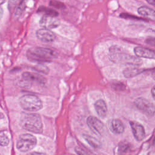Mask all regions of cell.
I'll return each mask as SVG.
<instances>
[{
    "label": "cell",
    "mask_w": 155,
    "mask_h": 155,
    "mask_svg": "<svg viewBox=\"0 0 155 155\" xmlns=\"http://www.w3.org/2000/svg\"><path fill=\"white\" fill-rule=\"evenodd\" d=\"M38 13H44L45 14V15H48L51 16H54V17H57L59 15L58 12H57L56 10L51 8H48L44 6H41L39 7V8L37 10Z\"/></svg>",
    "instance_id": "cell-18"
},
{
    "label": "cell",
    "mask_w": 155,
    "mask_h": 155,
    "mask_svg": "<svg viewBox=\"0 0 155 155\" xmlns=\"http://www.w3.org/2000/svg\"><path fill=\"white\" fill-rule=\"evenodd\" d=\"M109 128L111 131L114 134H120L125 130V126L123 122L118 119H112L109 124Z\"/></svg>",
    "instance_id": "cell-13"
},
{
    "label": "cell",
    "mask_w": 155,
    "mask_h": 155,
    "mask_svg": "<svg viewBox=\"0 0 155 155\" xmlns=\"http://www.w3.org/2000/svg\"><path fill=\"white\" fill-rule=\"evenodd\" d=\"M27 59L38 64L51 62L52 59L57 58L58 53L54 50L48 48L35 47L29 48L26 53Z\"/></svg>",
    "instance_id": "cell-2"
},
{
    "label": "cell",
    "mask_w": 155,
    "mask_h": 155,
    "mask_svg": "<svg viewBox=\"0 0 155 155\" xmlns=\"http://www.w3.org/2000/svg\"><path fill=\"white\" fill-rule=\"evenodd\" d=\"M27 155H46L45 153H41V152H36V151H34V152H31V153H30L28 154H27Z\"/></svg>",
    "instance_id": "cell-27"
},
{
    "label": "cell",
    "mask_w": 155,
    "mask_h": 155,
    "mask_svg": "<svg viewBox=\"0 0 155 155\" xmlns=\"http://www.w3.org/2000/svg\"><path fill=\"white\" fill-rule=\"evenodd\" d=\"M60 20L57 17L51 16L44 15L39 21V25L44 28L53 29L58 27L60 25Z\"/></svg>",
    "instance_id": "cell-8"
},
{
    "label": "cell",
    "mask_w": 155,
    "mask_h": 155,
    "mask_svg": "<svg viewBox=\"0 0 155 155\" xmlns=\"http://www.w3.org/2000/svg\"><path fill=\"white\" fill-rule=\"evenodd\" d=\"M134 103L139 110L143 111L145 114L151 116L154 114V105L148 99L144 97H139L134 100Z\"/></svg>",
    "instance_id": "cell-6"
},
{
    "label": "cell",
    "mask_w": 155,
    "mask_h": 155,
    "mask_svg": "<svg viewBox=\"0 0 155 155\" xmlns=\"http://www.w3.org/2000/svg\"><path fill=\"white\" fill-rule=\"evenodd\" d=\"M20 125L24 129L34 133H41L43 131L42 119L36 113L22 112L20 116Z\"/></svg>",
    "instance_id": "cell-3"
},
{
    "label": "cell",
    "mask_w": 155,
    "mask_h": 155,
    "mask_svg": "<svg viewBox=\"0 0 155 155\" xmlns=\"http://www.w3.org/2000/svg\"><path fill=\"white\" fill-rule=\"evenodd\" d=\"M137 13L142 16L148 18L153 21L154 20L155 12L154 10L147 6H142L138 8Z\"/></svg>",
    "instance_id": "cell-16"
},
{
    "label": "cell",
    "mask_w": 155,
    "mask_h": 155,
    "mask_svg": "<svg viewBox=\"0 0 155 155\" xmlns=\"http://www.w3.org/2000/svg\"><path fill=\"white\" fill-rule=\"evenodd\" d=\"M33 69L35 71L44 74H47L49 73V68L46 65H45L44 64H42V63L38 64L36 65H35L33 67Z\"/></svg>",
    "instance_id": "cell-19"
},
{
    "label": "cell",
    "mask_w": 155,
    "mask_h": 155,
    "mask_svg": "<svg viewBox=\"0 0 155 155\" xmlns=\"http://www.w3.org/2000/svg\"><path fill=\"white\" fill-rule=\"evenodd\" d=\"M144 71V69L136 67V66H133L125 68L123 71V74L125 78H131L139 75Z\"/></svg>",
    "instance_id": "cell-15"
},
{
    "label": "cell",
    "mask_w": 155,
    "mask_h": 155,
    "mask_svg": "<svg viewBox=\"0 0 155 155\" xmlns=\"http://www.w3.org/2000/svg\"><path fill=\"white\" fill-rule=\"evenodd\" d=\"M49 4L50 6L56 8H59V9H63V8H65V5H64V3H62L60 1H58L57 0L50 1Z\"/></svg>",
    "instance_id": "cell-23"
},
{
    "label": "cell",
    "mask_w": 155,
    "mask_h": 155,
    "mask_svg": "<svg viewBox=\"0 0 155 155\" xmlns=\"http://www.w3.org/2000/svg\"><path fill=\"white\" fill-rule=\"evenodd\" d=\"M19 0H9L8 2V9L9 10H13L16 5H18V4L19 2Z\"/></svg>",
    "instance_id": "cell-25"
},
{
    "label": "cell",
    "mask_w": 155,
    "mask_h": 155,
    "mask_svg": "<svg viewBox=\"0 0 155 155\" xmlns=\"http://www.w3.org/2000/svg\"><path fill=\"white\" fill-rule=\"evenodd\" d=\"M109 52V58L114 63L132 66H139L142 64V61L139 58L125 53L123 48L119 46L113 45L110 47Z\"/></svg>",
    "instance_id": "cell-1"
},
{
    "label": "cell",
    "mask_w": 155,
    "mask_h": 155,
    "mask_svg": "<svg viewBox=\"0 0 155 155\" xmlns=\"http://www.w3.org/2000/svg\"><path fill=\"white\" fill-rule=\"evenodd\" d=\"M148 4L152 5H154L155 4V2H154V0H145Z\"/></svg>",
    "instance_id": "cell-28"
},
{
    "label": "cell",
    "mask_w": 155,
    "mask_h": 155,
    "mask_svg": "<svg viewBox=\"0 0 155 155\" xmlns=\"http://www.w3.org/2000/svg\"><path fill=\"white\" fill-rule=\"evenodd\" d=\"M84 139L87 142V143L93 148H99L101 147V143L94 137L90 136V135L84 134L83 135Z\"/></svg>",
    "instance_id": "cell-17"
},
{
    "label": "cell",
    "mask_w": 155,
    "mask_h": 155,
    "mask_svg": "<svg viewBox=\"0 0 155 155\" xmlns=\"http://www.w3.org/2000/svg\"><path fill=\"white\" fill-rule=\"evenodd\" d=\"M130 124L134 138L137 141L142 140L145 136V131L142 125L136 121H130Z\"/></svg>",
    "instance_id": "cell-11"
},
{
    "label": "cell",
    "mask_w": 155,
    "mask_h": 155,
    "mask_svg": "<svg viewBox=\"0 0 155 155\" xmlns=\"http://www.w3.org/2000/svg\"><path fill=\"white\" fill-rule=\"evenodd\" d=\"M21 107L28 111H37L42 108V101L35 94H25L19 99Z\"/></svg>",
    "instance_id": "cell-4"
},
{
    "label": "cell",
    "mask_w": 155,
    "mask_h": 155,
    "mask_svg": "<svg viewBox=\"0 0 155 155\" xmlns=\"http://www.w3.org/2000/svg\"><path fill=\"white\" fill-rule=\"evenodd\" d=\"M146 42L152 46L154 45V38H150L146 40Z\"/></svg>",
    "instance_id": "cell-26"
},
{
    "label": "cell",
    "mask_w": 155,
    "mask_h": 155,
    "mask_svg": "<svg viewBox=\"0 0 155 155\" xmlns=\"http://www.w3.org/2000/svg\"><path fill=\"white\" fill-rule=\"evenodd\" d=\"M134 53L136 56L138 58L140 57L151 59H154L155 58L154 51L148 48L137 46L134 48Z\"/></svg>",
    "instance_id": "cell-12"
},
{
    "label": "cell",
    "mask_w": 155,
    "mask_h": 155,
    "mask_svg": "<svg viewBox=\"0 0 155 155\" xmlns=\"http://www.w3.org/2000/svg\"><path fill=\"white\" fill-rule=\"evenodd\" d=\"M36 36L39 40L45 42H53L56 38V35L53 31L44 28L38 29L36 31Z\"/></svg>",
    "instance_id": "cell-9"
},
{
    "label": "cell",
    "mask_w": 155,
    "mask_h": 155,
    "mask_svg": "<svg viewBox=\"0 0 155 155\" xmlns=\"http://www.w3.org/2000/svg\"><path fill=\"white\" fill-rule=\"evenodd\" d=\"M130 148V144L125 141L120 142L118 147V151L120 154L125 153Z\"/></svg>",
    "instance_id": "cell-22"
},
{
    "label": "cell",
    "mask_w": 155,
    "mask_h": 155,
    "mask_svg": "<svg viewBox=\"0 0 155 155\" xmlns=\"http://www.w3.org/2000/svg\"><path fill=\"white\" fill-rule=\"evenodd\" d=\"M74 150L78 155H91L88 151H86L85 150L83 149L80 147H75Z\"/></svg>",
    "instance_id": "cell-24"
},
{
    "label": "cell",
    "mask_w": 155,
    "mask_h": 155,
    "mask_svg": "<svg viewBox=\"0 0 155 155\" xmlns=\"http://www.w3.org/2000/svg\"><path fill=\"white\" fill-rule=\"evenodd\" d=\"M9 139L5 133L0 131V146H7L9 143Z\"/></svg>",
    "instance_id": "cell-21"
},
{
    "label": "cell",
    "mask_w": 155,
    "mask_h": 155,
    "mask_svg": "<svg viewBox=\"0 0 155 155\" xmlns=\"http://www.w3.org/2000/svg\"><path fill=\"white\" fill-rule=\"evenodd\" d=\"M94 108L97 115L101 118H105L107 113V107L103 99H99L94 103Z\"/></svg>",
    "instance_id": "cell-14"
},
{
    "label": "cell",
    "mask_w": 155,
    "mask_h": 155,
    "mask_svg": "<svg viewBox=\"0 0 155 155\" xmlns=\"http://www.w3.org/2000/svg\"><path fill=\"white\" fill-rule=\"evenodd\" d=\"M5 1H6V0H0V4H2V3H4Z\"/></svg>",
    "instance_id": "cell-30"
},
{
    "label": "cell",
    "mask_w": 155,
    "mask_h": 155,
    "mask_svg": "<svg viewBox=\"0 0 155 155\" xmlns=\"http://www.w3.org/2000/svg\"><path fill=\"white\" fill-rule=\"evenodd\" d=\"M22 78L24 81L29 82V83H37L41 85H44L47 81L46 79L42 75L35 73H31L28 71H25L22 73Z\"/></svg>",
    "instance_id": "cell-10"
},
{
    "label": "cell",
    "mask_w": 155,
    "mask_h": 155,
    "mask_svg": "<svg viewBox=\"0 0 155 155\" xmlns=\"http://www.w3.org/2000/svg\"><path fill=\"white\" fill-rule=\"evenodd\" d=\"M87 124L92 132L96 135L101 136L105 131L104 124L96 117L89 116L87 119Z\"/></svg>",
    "instance_id": "cell-7"
},
{
    "label": "cell",
    "mask_w": 155,
    "mask_h": 155,
    "mask_svg": "<svg viewBox=\"0 0 155 155\" xmlns=\"http://www.w3.org/2000/svg\"><path fill=\"white\" fill-rule=\"evenodd\" d=\"M154 86H153V87H152V88H151V94H152V96H153V98H154Z\"/></svg>",
    "instance_id": "cell-29"
},
{
    "label": "cell",
    "mask_w": 155,
    "mask_h": 155,
    "mask_svg": "<svg viewBox=\"0 0 155 155\" xmlns=\"http://www.w3.org/2000/svg\"><path fill=\"white\" fill-rule=\"evenodd\" d=\"M25 7H26V2H25V0H23L17 5L16 9L15 11V16H20L23 12V11L25 10Z\"/></svg>",
    "instance_id": "cell-20"
},
{
    "label": "cell",
    "mask_w": 155,
    "mask_h": 155,
    "mask_svg": "<svg viewBox=\"0 0 155 155\" xmlns=\"http://www.w3.org/2000/svg\"><path fill=\"white\" fill-rule=\"evenodd\" d=\"M37 143V139L33 135L25 133L21 134L16 143V147L18 150L22 152H27L32 150Z\"/></svg>",
    "instance_id": "cell-5"
}]
</instances>
